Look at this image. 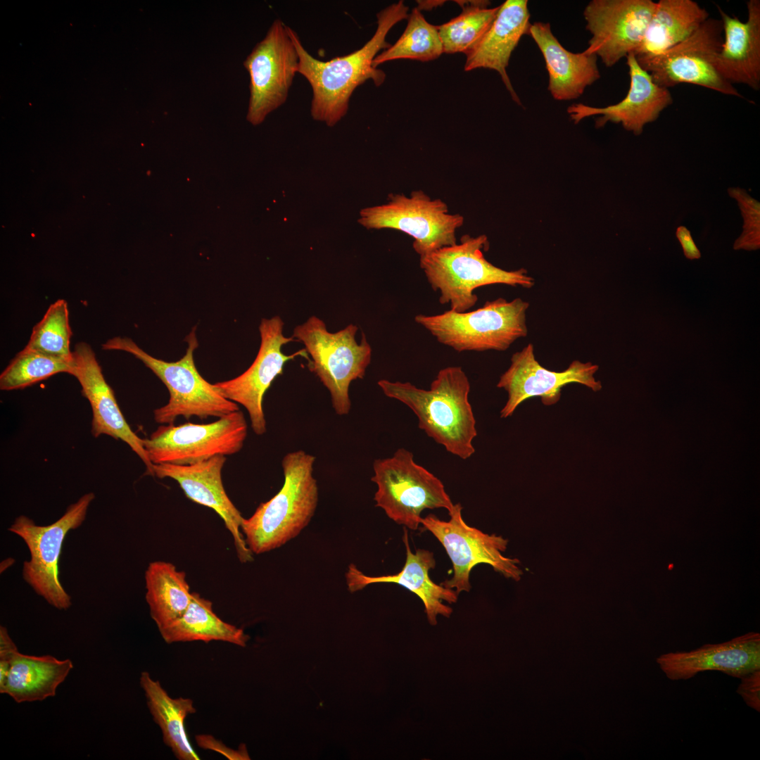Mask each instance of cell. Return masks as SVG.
Segmentation results:
<instances>
[{
	"instance_id": "cell-1",
	"label": "cell",
	"mask_w": 760,
	"mask_h": 760,
	"mask_svg": "<svg viewBox=\"0 0 760 760\" xmlns=\"http://www.w3.org/2000/svg\"><path fill=\"white\" fill-rule=\"evenodd\" d=\"M408 10L403 1L381 10L376 14V30L362 47L327 61L309 53L298 34L288 26L299 57L297 72L308 80L312 90L310 114L313 120L334 127L347 114L350 99L357 87L368 80L376 87L384 82L385 72L374 68L372 63L381 50L391 46L386 40V35L395 24L407 19Z\"/></svg>"
},
{
	"instance_id": "cell-2",
	"label": "cell",
	"mask_w": 760,
	"mask_h": 760,
	"mask_svg": "<svg viewBox=\"0 0 760 760\" xmlns=\"http://www.w3.org/2000/svg\"><path fill=\"white\" fill-rule=\"evenodd\" d=\"M377 384L385 395L412 410L419 429L448 452L463 460L475 452L473 441L477 431L469 401L470 383L461 367L441 369L428 390L387 379Z\"/></svg>"
},
{
	"instance_id": "cell-3",
	"label": "cell",
	"mask_w": 760,
	"mask_h": 760,
	"mask_svg": "<svg viewBox=\"0 0 760 760\" xmlns=\"http://www.w3.org/2000/svg\"><path fill=\"white\" fill-rule=\"evenodd\" d=\"M315 462L314 455L302 450L284 455L281 488L241 523V532L253 554H263L283 546L308 525L319 498L313 475Z\"/></svg>"
},
{
	"instance_id": "cell-4",
	"label": "cell",
	"mask_w": 760,
	"mask_h": 760,
	"mask_svg": "<svg viewBox=\"0 0 760 760\" xmlns=\"http://www.w3.org/2000/svg\"><path fill=\"white\" fill-rule=\"evenodd\" d=\"M488 248L487 236H462L460 243L443 247L420 257L419 265L431 287L441 293L439 302L449 304L450 310L464 312L473 308L477 288L490 284H506L531 289L535 279L525 269L505 270L493 265L484 257Z\"/></svg>"
},
{
	"instance_id": "cell-5",
	"label": "cell",
	"mask_w": 760,
	"mask_h": 760,
	"mask_svg": "<svg viewBox=\"0 0 760 760\" xmlns=\"http://www.w3.org/2000/svg\"><path fill=\"white\" fill-rule=\"evenodd\" d=\"M193 327L186 336L188 343L185 355L175 362L157 359L136 344L128 337L116 336L102 344L107 350H122L133 355L149 368L169 391L168 403L153 411L157 423L174 424L178 417L189 419L195 416L200 419L222 417L239 410L238 404L225 398L215 386L199 374L195 365L194 352L198 343Z\"/></svg>"
},
{
	"instance_id": "cell-6",
	"label": "cell",
	"mask_w": 760,
	"mask_h": 760,
	"mask_svg": "<svg viewBox=\"0 0 760 760\" xmlns=\"http://www.w3.org/2000/svg\"><path fill=\"white\" fill-rule=\"evenodd\" d=\"M529 303L521 298L486 301L476 310H452L433 315H417L414 321L436 340L457 352L503 351L528 334L526 312Z\"/></svg>"
},
{
	"instance_id": "cell-7",
	"label": "cell",
	"mask_w": 760,
	"mask_h": 760,
	"mask_svg": "<svg viewBox=\"0 0 760 760\" xmlns=\"http://www.w3.org/2000/svg\"><path fill=\"white\" fill-rule=\"evenodd\" d=\"M357 327L349 324L344 329L329 332L325 323L311 316L296 326L292 337L303 343L308 355V367L328 389L331 405L340 416L349 413L350 383L362 379L371 362L372 348L364 333L360 343L355 339Z\"/></svg>"
},
{
	"instance_id": "cell-8",
	"label": "cell",
	"mask_w": 760,
	"mask_h": 760,
	"mask_svg": "<svg viewBox=\"0 0 760 760\" xmlns=\"http://www.w3.org/2000/svg\"><path fill=\"white\" fill-rule=\"evenodd\" d=\"M373 471L376 506L398 524L416 531L424 509L444 508L450 513L454 508L442 481L416 463L407 449L399 448L391 457L374 460Z\"/></svg>"
},
{
	"instance_id": "cell-9",
	"label": "cell",
	"mask_w": 760,
	"mask_h": 760,
	"mask_svg": "<svg viewBox=\"0 0 760 760\" xmlns=\"http://www.w3.org/2000/svg\"><path fill=\"white\" fill-rule=\"evenodd\" d=\"M94 498L91 492L83 495L49 525H37L30 518L20 515L8 529L20 537L30 551V559L23 562L24 581L38 595L59 610H66L72 605L71 597L59 578L63 545L68 532L84 522Z\"/></svg>"
},
{
	"instance_id": "cell-10",
	"label": "cell",
	"mask_w": 760,
	"mask_h": 760,
	"mask_svg": "<svg viewBox=\"0 0 760 760\" xmlns=\"http://www.w3.org/2000/svg\"><path fill=\"white\" fill-rule=\"evenodd\" d=\"M358 222L368 229H392L408 234L414 239V251L423 257L456 244V231L464 217L450 214L442 200L417 190L410 196L390 194L388 203L362 209Z\"/></svg>"
},
{
	"instance_id": "cell-11",
	"label": "cell",
	"mask_w": 760,
	"mask_h": 760,
	"mask_svg": "<svg viewBox=\"0 0 760 760\" xmlns=\"http://www.w3.org/2000/svg\"><path fill=\"white\" fill-rule=\"evenodd\" d=\"M247 430L244 414L237 410L208 424L161 425L143 443L153 464L187 465L239 452Z\"/></svg>"
},
{
	"instance_id": "cell-12",
	"label": "cell",
	"mask_w": 760,
	"mask_h": 760,
	"mask_svg": "<svg viewBox=\"0 0 760 760\" xmlns=\"http://www.w3.org/2000/svg\"><path fill=\"white\" fill-rule=\"evenodd\" d=\"M462 505L457 503L448 513V521L441 520L434 514H429L421 520V524L443 545L452 564L453 576L441 585L455 588L457 594L469 592L470 572L479 564L490 565L505 577L519 581L523 574L518 566L519 561L502 555L508 540L469 526L462 518Z\"/></svg>"
},
{
	"instance_id": "cell-13",
	"label": "cell",
	"mask_w": 760,
	"mask_h": 760,
	"mask_svg": "<svg viewBox=\"0 0 760 760\" xmlns=\"http://www.w3.org/2000/svg\"><path fill=\"white\" fill-rule=\"evenodd\" d=\"M722 42L721 20L709 18L685 40L656 56L636 60L660 87L669 89L688 83L742 97L715 68L714 60Z\"/></svg>"
},
{
	"instance_id": "cell-14",
	"label": "cell",
	"mask_w": 760,
	"mask_h": 760,
	"mask_svg": "<svg viewBox=\"0 0 760 760\" xmlns=\"http://www.w3.org/2000/svg\"><path fill=\"white\" fill-rule=\"evenodd\" d=\"M286 25L276 19L243 61L250 77L246 120L262 123L287 100L299 57Z\"/></svg>"
},
{
	"instance_id": "cell-15",
	"label": "cell",
	"mask_w": 760,
	"mask_h": 760,
	"mask_svg": "<svg viewBox=\"0 0 760 760\" xmlns=\"http://www.w3.org/2000/svg\"><path fill=\"white\" fill-rule=\"evenodd\" d=\"M284 322L279 316L262 319L259 326L260 346L252 365L241 375L214 384L227 399L240 404L248 411L251 428L257 435L266 432L262 403L265 392L276 377L283 372L284 365L297 357L309 359L305 348L293 354L281 351L284 345L296 341L283 334Z\"/></svg>"
},
{
	"instance_id": "cell-16",
	"label": "cell",
	"mask_w": 760,
	"mask_h": 760,
	"mask_svg": "<svg viewBox=\"0 0 760 760\" xmlns=\"http://www.w3.org/2000/svg\"><path fill=\"white\" fill-rule=\"evenodd\" d=\"M598 369L590 362L575 360L563 371L549 370L538 362L533 345L529 343L512 355L510 366L498 382L497 387L507 393L500 417H510L521 403L533 397H539L544 405H553L560 400L562 388L569 384L598 391L602 384L594 376Z\"/></svg>"
},
{
	"instance_id": "cell-17",
	"label": "cell",
	"mask_w": 760,
	"mask_h": 760,
	"mask_svg": "<svg viewBox=\"0 0 760 760\" xmlns=\"http://www.w3.org/2000/svg\"><path fill=\"white\" fill-rule=\"evenodd\" d=\"M656 6L652 0H593L583 15L591 34L586 51L607 67L634 53L640 46Z\"/></svg>"
},
{
	"instance_id": "cell-18",
	"label": "cell",
	"mask_w": 760,
	"mask_h": 760,
	"mask_svg": "<svg viewBox=\"0 0 760 760\" xmlns=\"http://www.w3.org/2000/svg\"><path fill=\"white\" fill-rule=\"evenodd\" d=\"M72 356L73 367L70 374L77 379L82 395L90 404L92 436L97 438L107 435L124 441L142 460L146 474L153 476V464L145 450L143 439L132 430L125 419L90 345L85 342L77 343Z\"/></svg>"
},
{
	"instance_id": "cell-19",
	"label": "cell",
	"mask_w": 760,
	"mask_h": 760,
	"mask_svg": "<svg viewBox=\"0 0 760 760\" xmlns=\"http://www.w3.org/2000/svg\"><path fill=\"white\" fill-rule=\"evenodd\" d=\"M224 455H217L192 464H153V476L175 480L186 498L199 505L213 509L224 521L232 536L239 559L251 562L253 554L248 547L241 526L243 517L229 499L222 480Z\"/></svg>"
},
{
	"instance_id": "cell-20",
	"label": "cell",
	"mask_w": 760,
	"mask_h": 760,
	"mask_svg": "<svg viewBox=\"0 0 760 760\" xmlns=\"http://www.w3.org/2000/svg\"><path fill=\"white\" fill-rule=\"evenodd\" d=\"M630 87L620 102L604 108L574 103L567 108L572 121L578 123L585 118L599 115L596 127L607 122L621 123L628 131L640 134L645 125L655 121L661 111L670 106L673 98L669 89L660 87L638 63L633 53L626 56Z\"/></svg>"
},
{
	"instance_id": "cell-21",
	"label": "cell",
	"mask_w": 760,
	"mask_h": 760,
	"mask_svg": "<svg viewBox=\"0 0 760 760\" xmlns=\"http://www.w3.org/2000/svg\"><path fill=\"white\" fill-rule=\"evenodd\" d=\"M656 662L671 680H688L699 673L718 671L740 678L760 669V635L748 633L718 644L659 655Z\"/></svg>"
},
{
	"instance_id": "cell-22",
	"label": "cell",
	"mask_w": 760,
	"mask_h": 760,
	"mask_svg": "<svg viewBox=\"0 0 760 760\" xmlns=\"http://www.w3.org/2000/svg\"><path fill=\"white\" fill-rule=\"evenodd\" d=\"M403 541L406 549V560L402 570L393 575L369 576L363 574L357 567L350 564L346 573L348 590L355 593L374 583H396L417 595L422 601L427 619L431 625L437 623V616L449 617L452 609L444 604L457 601L455 590L435 583L429 577V571L435 567L436 561L432 552L417 549L413 553L410 549L407 530L404 526Z\"/></svg>"
},
{
	"instance_id": "cell-23",
	"label": "cell",
	"mask_w": 760,
	"mask_h": 760,
	"mask_svg": "<svg viewBox=\"0 0 760 760\" xmlns=\"http://www.w3.org/2000/svg\"><path fill=\"white\" fill-rule=\"evenodd\" d=\"M747 20L742 22L720 7L723 42L715 60L721 77L734 86L743 84L760 88V1L747 2Z\"/></svg>"
},
{
	"instance_id": "cell-24",
	"label": "cell",
	"mask_w": 760,
	"mask_h": 760,
	"mask_svg": "<svg viewBox=\"0 0 760 760\" xmlns=\"http://www.w3.org/2000/svg\"><path fill=\"white\" fill-rule=\"evenodd\" d=\"M526 0H507L481 39L466 55L464 70L488 68L497 71L512 99L521 105L507 73L510 56L531 25Z\"/></svg>"
},
{
	"instance_id": "cell-25",
	"label": "cell",
	"mask_w": 760,
	"mask_h": 760,
	"mask_svg": "<svg viewBox=\"0 0 760 760\" xmlns=\"http://www.w3.org/2000/svg\"><path fill=\"white\" fill-rule=\"evenodd\" d=\"M528 35L543 56L549 76L547 89L555 99H576L600 77L597 56L585 50L577 53L566 50L552 34L549 23L531 24Z\"/></svg>"
},
{
	"instance_id": "cell-26",
	"label": "cell",
	"mask_w": 760,
	"mask_h": 760,
	"mask_svg": "<svg viewBox=\"0 0 760 760\" xmlns=\"http://www.w3.org/2000/svg\"><path fill=\"white\" fill-rule=\"evenodd\" d=\"M72 669L68 659L60 660L51 655H27L17 651L0 692L17 703L42 701L56 695L58 687Z\"/></svg>"
},
{
	"instance_id": "cell-27",
	"label": "cell",
	"mask_w": 760,
	"mask_h": 760,
	"mask_svg": "<svg viewBox=\"0 0 760 760\" xmlns=\"http://www.w3.org/2000/svg\"><path fill=\"white\" fill-rule=\"evenodd\" d=\"M709 18L708 11L694 1L660 0L633 54L640 60L662 53L690 37Z\"/></svg>"
},
{
	"instance_id": "cell-28",
	"label": "cell",
	"mask_w": 760,
	"mask_h": 760,
	"mask_svg": "<svg viewBox=\"0 0 760 760\" xmlns=\"http://www.w3.org/2000/svg\"><path fill=\"white\" fill-rule=\"evenodd\" d=\"M139 683L153 719L161 730L164 743L179 760L200 759L187 737L184 726L187 716L196 711L192 699L171 697L160 682L153 680L147 671L141 672Z\"/></svg>"
},
{
	"instance_id": "cell-29",
	"label": "cell",
	"mask_w": 760,
	"mask_h": 760,
	"mask_svg": "<svg viewBox=\"0 0 760 760\" xmlns=\"http://www.w3.org/2000/svg\"><path fill=\"white\" fill-rule=\"evenodd\" d=\"M158 631L168 644L217 640L245 647L249 639L243 629L222 621L214 612L213 603L195 592L191 593V602L185 612Z\"/></svg>"
},
{
	"instance_id": "cell-30",
	"label": "cell",
	"mask_w": 760,
	"mask_h": 760,
	"mask_svg": "<svg viewBox=\"0 0 760 760\" xmlns=\"http://www.w3.org/2000/svg\"><path fill=\"white\" fill-rule=\"evenodd\" d=\"M146 600L150 615L160 630L179 618L191 599L186 574L170 562H151L145 571Z\"/></svg>"
},
{
	"instance_id": "cell-31",
	"label": "cell",
	"mask_w": 760,
	"mask_h": 760,
	"mask_svg": "<svg viewBox=\"0 0 760 760\" xmlns=\"http://www.w3.org/2000/svg\"><path fill=\"white\" fill-rule=\"evenodd\" d=\"M443 53L438 27L428 23L420 9L414 8L408 15L402 35L393 45L378 54L372 64L376 68L381 63L398 59L425 62L438 58Z\"/></svg>"
},
{
	"instance_id": "cell-32",
	"label": "cell",
	"mask_w": 760,
	"mask_h": 760,
	"mask_svg": "<svg viewBox=\"0 0 760 760\" xmlns=\"http://www.w3.org/2000/svg\"><path fill=\"white\" fill-rule=\"evenodd\" d=\"M462 13L448 22L437 26L443 53H467L489 29L498 14L499 6L487 8L489 1H458Z\"/></svg>"
},
{
	"instance_id": "cell-33",
	"label": "cell",
	"mask_w": 760,
	"mask_h": 760,
	"mask_svg": "<svg viewBox=\"0 0 760 760\" xmlns=\"http://www.w3.org/2000/svg\"><path fill=\"white\" fill-rule=\"evenodd\" d=\"M72 361L68 362L25 347L0 374V389H23L58 373L70 374Z\"/></svg>"
},
{
	"instance_id": "cell-34",
	"label": "cell",
	"mask_w": 760,
	"mask_h": 760,
	"mask_svg": "<svg viewBox=\"0 0 760 760\" xmlns=\"http://www.w3.org/2000/svg\"><path fill=\"white\" fill-rule=\"evenodd\" d=\"M71 336L68 303L64 299H58L50 305L42 319L33 327L25 347L72 362Z\"/></svg>"
},
{
	"instance_id": "cell-35",
	"label": "cell",
	"mask_w": 760,
	"mask_h": 760,
	"mask_svg": "<svg viewBox=\"0 0 760 760\" xmlns=\"http://www.w3.org/2000/svg\"><path fill=\"white\" fill-rule=\"evenodd\" d=\"M730 197L736 200L743 218V231L735 240L733 248L747 251L760 247V204L745 189L732 187L728 189Z\"/></svg>"
},
{
	"instance_id": "cell-36",
	"label": "cell",
	"mask_w": 760,
	"mask_h": 760,
	"mask_svg": "<svg viewBox=\"0 0 760 760\" xmlns=\"http://www.w3.org/2000/svg\"><path fill=\"white\" fill-rule=\"evenodd\" d=\"M740 679L737 692L742 697L748 707L759 712L760 669L747 673Z\"/></svg>"
},
{
	"instance_id": "cell-37",
	"label": "cell",
	"mask_w": 760,
	"mask_h": 760,
	"mask_svg": "<svg viewBox=\"0 0 760 760\" xmlns=\"http://www.w3.org/2000/svg\"><path fill=\"white\" fill-rule=\"evenodd\" d=\"M196 740L200 747L217 752L230 760L250 759L244 745H241L237 750H234L210 735H198Z\"/></svg>"
},
{
	"instance_id": "cell-38",
	"label": "cell",
	"mask_w": 760,
	"mask_h": 760,
	"mask_svg": "<svg viewBox=\"0 0 760 760\" xmlns=\"http://www.w3.org/2000/svg\"><path fill=\"white\" fill-rule=\"evenodd\" d=\"M18 651L4 626L0 627V687L7 678L10 663L14 654Z\"/></svg>"
},
{
	"instance_id": "cell-39",
	"label": "cell",
	"mask_w": 760,
	"mask_h": 760,
	"mask_svg": "<svg viewBox=\"0 0 760 760\" xmlns=\"http://www.w3.org/2000/svg\"><path fill=\"white\" fill-rule=\"evenodd\" d=\"M676 236L679 241L685 256L690 260L699 259L701 253L697 247L690 232L684 226H679L676 232Z\"/></svg>"
}]
</instances>
